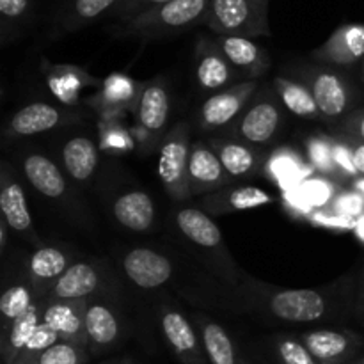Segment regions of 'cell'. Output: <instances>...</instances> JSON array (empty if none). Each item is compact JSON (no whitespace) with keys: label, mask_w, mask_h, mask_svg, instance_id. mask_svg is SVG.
Segmentation results:
<instances>
[{"label":"cell","mask_w":364,"mask_h":364,"mask_svg":"<svg viewBox=\"0 0 364 364\" xmlns=\"http://www.w3.org/2000/svg\"><path fill=\"white\" fill-rule=\"evenodd\" d=\"M301 188L315 210L329 208L333 199L336 198V194L340 192L336 180L322 176V174L316 173L313 174V176H309L308 180L302 181Z\"/></svg>","instance_id":"38"},{"label":"cell","mask_w":364,"mask_h":364,"mask_svg":"<svg viewBox=\"0 0 364 364\" xmlns=\"http://www.w3.org/2000/svg\"><path fill=\"white\" fill-rule=\"evenodd\" d=\"M343 134L364 142V109H358L348 114L343 121Z\"/></svg>","instance_id":"47"},{"label":"cell","mask_w":364,"mask_h":364,"mask_svg":"<svg viewBox=\"0 0 364 364\" xmlns=\"http://www.w3.org/2000/svg\"><path fill=\"white\" fill-rule=\"evenodd\" d=\"M309 224L315 228H323V230H333V231H354L355 220L350 217L340 215V213L333 212L331 208H320L315 210L311 215L308 217Z\"/></svg>","instance_id":"44"},{"label":"cell","mask_w":364,"mask_h":364,"mask_svg":"<svg viewBox=\"0 0 364 364\" xmlns=\"http://www.w3.org/2000/svg\"><path fill=\"white\" fill-rule=\"evenodd\" d=\"M274 89L276 95L279 96L281 103L290 110L291 114L304 119H318L320 110L315 102L309 85L304 82L291 80L287 77H276L274 78Z\"/></svg>","instance_id":"34"},{"label":"cell","mask_w":364,"mask_h":364,"mask_svg":"<svg viewBox=\"0 0 364 364\" xmlns=\"http://www.w3.org/2000/svg\"><path fill=\"white\" fill-rule=\"evenodd\" d=\"M169 92L162 80H153L142 85L141 95H139L137 107V121L148 134L156 135L166 128L169 119Z\"/></svg>","instance_id":"28"},{"label":"cell","mask_w":364,"mask_h":364,"mask_svg":"<svg viewBox=\"0 0 364 364\" xmlns=\"http://www.w3.org/2000/svg\"><path fill=\"white\" fill-rule=\"evenodd\" d=\"M188 183L192 196H208L235 183L224 171L217 153L210 144L192 142L191 160H188Z\"/></svg>","instance_id":"17"},{"label":"cell","mask_w":364,"mask_h":364,"mask_svg":"<svg viewBox=\"0 0 364 364\" xmlns=\"http://www.w3.org/2000/svg\"><path fill=\"white\" fill-rule=\"evenodd\" d=\"M210 148L217 153L224 171L233 181L245 180L259 171H263L265 159L262 153L256 151L252 144L242 141H233V139H215L210 142Z\"/></svg>","instance_id":"23"},{"label":"cell","mask_w":364,"mask_h":364,"mask_svg":"<svg viewBox=\"0 0 364 364\" xmlns=\"http://www.w3.org/2000/svg\"><path fill=\"white\" fill-rule=\"evenodd\" d=\"M89 301H50L46 299L43 322L52 327L60 341L87 348L85 309Z\"/></svg>","instance_id":"20"},{"label":"cell","mask_w":364,"mask_h":364,"mask_svg":"<svg viewBox=\"0 0 364 364\" xmlns=\"http://www.w3.org/2000/svg\"><path fill=\"white\" fill-rule=\"evenodd\" d=\"M329 208L333 212L340 213V215L350 217V219H359L364 213V198L352 187L340 188V192L333 199Z\"/></svg>","instance_id":"43"},{"label":"cell","mask_w":364,"mask_h":364,"mask_svg":"<svg viewBox=\"0 0 364 364\" xmlns=\"http://www.w3.org/2000/svg\"><path fill=\"white\" fill-rule=\"evenodd\" d=\"M25 178L36 192L48 199H60L68 192V181L63 171L52 159L41 153H28L21 164Z\"/></svg>","instance_id":"26"},{"label":"cell","mask_w":364,"mask_h":364,"mask_svg":"<svg viewBox=\"0 0 364 364\" xmlns=\"http://www.w3.org/2000/svg\"><path fill=\"white\" fill-rule=\"evenodd\" d=\"M89 359V348L80 345L59 341L46 348L31 364H85Z\"/></svg>","instance_id":"39"},{"label":"cell","mask_w":364,"mask_h":364,"mask_svg":"<svg viewBox=\"0 0 364 364\" xmlns=\"http://www.w3.org/2000/svg\"><path fill=\"white\" fill-rule=\"evenodd\" d=\"M220 50L245 80H256L270 68V57L262 45L242 36H217Z\"/></svg>","instance_id":"21"},{"label":"cell","mask_w":364,"mask_h":364,"mask_svg":"<svg viewBox=\"0 0 364 364\" xmlns=\"http://www.w3.org/2000/svg\"><path fill=\"white\" fill-rule=\"evenodd\" d=\"M176 228L180 233L187 238L188 242L196 245V247L203 249L206 255L215 258V263L228 267L233 276H237V267L233 265L228 252L226 245H224L223 235L217 224L213 223L212 215L201 208H180L176 212Z\"/></svg>","instance_id":"7"},{"label":"cell","mask_w":364,"mask_h":364,"mask_svg":"<svg viewBox=\"0 0 364 364\" xmlns=\"http://www.w3.org/2000/svg\"><path fill=\"white\" fill-rule=\"evenodd\" d=\"M263 173L281 191H287V188L301 185L302 181L313 176L315 171L301 151L290 146H283V148L274 149L270 156H267Z\"/></svg>","instance_id":"24"},{"label":"cell","mask_w":364,"mask_h":364,"mask_svg":"<svg viewBox=\"0 0 364 364\" xmlns=\"http://www.w3.org/2000/svg\"><path fill=\"white\" fill-rule=\"evenodd\" d=\"M210 2L212 0H173L130 20L114 21L110 32L119 39L132 38L139 41H155L183 34L198 25H205Z\"/></svg>","instance_id":"2"},{"label":"cell","mask_w":364,"mask_h":364,"mask_svg":"<svg viewBox=\"0 0 364 364\" xmlns=\"http://www.w3.org/2000/svg\"><path fill=\"white\" fill-rule=\"evenodd\" d=\"M301 340L320 364H348L361 347V338L350 331L316 329L302 334Z\"/></svg>","instance_id":"19"},{"label":"cell","mask_w":364,"mask_h":364,"mask_svg":"<svg viewBox=\"0 0 364 364\" xmlns=\"http://www.w3.org/2000/svg\"><path fill=\"white\" fill-rule=\"evenodd\" d=\"M142 85L139 87L137 82L123 73H112L102 82L100 92L95 96L92 105L105 112H116L130 107L135 100H139Z\"/></svg>","instance_id":"33"},{"label":"cell","mask_w":364,"mask_h":364,"mask_svg":"<svg viewBox=\"0 0 364 364\" xmlns=\"http://www.w3.org/2000/svg\"><path fill=\"white\" fill-rule=\"evenodd\" d=\"M59 341L60 340L55 334V331H53L50 326H46L45 322H41L38 329H36L34 336L31 338V341L27 343L25 350L21 352L20 358L16 359V363L14 364H31L39 354H41V352H45L46 348H50L52 345L59 343Z\"/></svg>","instance_id":"42"},{"label":"cell","mask_w":364,"mask_h":364,"mask_svg":"<svg viewBox=\"0 0 364 364\" xmlns=\"http://www.w3.org/2000/svg\"><path fill=\"white\" fill-rule=\"evenodd\" d=\"M38 301L34 288L28 281L13 283L0 297V331H7L18 318L25 315Z\"/></svg>","instance_id":"36"},{"label":"cell","mask_w":364,"mask_h":364,"mask_svg":"<svg viewBox=\"0 0 364 364\" xmlns=\"http://www.w3.org/2000/svg\"><path fill=\"white\" fill-rule=\"evenodd\" d=\"M124 0H60L50 21L48 39L73 34L100 18H112Z\"/></svg>","instance_id":"9"},{"label":"cell","mask_w":364,"mask_h":364,"mask_svg":"<svg viewBox=\"0 0 364 364\" xmlns=\"http://www.w3.org/2000/svg\"><path fill=\"white\" fill-rule=\"evenodd\" d=\"M304 77L308 78V85L315 96L320 116L327 119L347 116L354 102V89L336 68H308L304 71Z\"/></svg>","instance_id":"6"},{"label":"cell","mask_w":364,"mask_h":364,"mask_svg":"<svg viewBox=\"0 0 364 364\" xmlns=\"http://www.w3.org/2000/svg\"><path fill=\"white\" fill-rule=\"evenodd\" d=\"M60 159H63L64 171L71 180L78 183H87L98 169L100 153L91 139L77 135L64 142Z\"/></svg>","instance_id":"32"},{"label":"cell","mask_w":364,"mask_h":364,"mask_svg":"<svg viewBox=\"0 0 364 364\" xmlns=\"http://www.w3.org/2000/svg\"><path fill=\"white\" fill-rule=\"evenodd\" d=\"M60 119H63V112L57 107L45 102L28 103L13 114L7 124V135L31 137V135L52 130L60 123Z\"/></svg>","instance_id":"29"},{"label":"cell","mask_w":364,"mask_h":364,"mask_svg":"<svg viewBox=\"0 0 364 364\" xmlns=\"http://www.w3.org/2000/svg\"><path fill=\"white\" fill-rule=\"evenodd\" d=\"M102 263L75 262L48 294L50 301H91L105 284Z\"/></svg>","instance_id":"16"},{"label":"cell","mask_w":364,"mask_h":364,"mask_svg":"<svg viewBox=\"0 0 364 364\" xmlns=\"http://www.w3.org/2000/svg\"><path fill=\"white\" fill-rule=\"evenodd\" d=\"M352 146H354L355 167H358L359 174H363V176H364V142L358 141V139H352Z\"/></svg>","instance_id":"48"},{"label":"cell","mask_w":364,"mask_h":364,"mask_svg":"<svg viewBox=\"0 0 364 364\" xmlns=\"http://www.w3.org/2000/svg\"><path fill=\"white\" fill-rule=\"evenodd\" d=\"M354 302H355V308H358L361 313H364V272H363L361 279H359V283L355 284Z\"/></svg>","instance_id":"49"},{"label":"cell","mask_w":364,"mask_h":364,"mask_svg":"<svg viewBox=\"0 0 364 364\" xmlns=\"http://www.w3.org/2000/svg\"><path fill=\"white\" fill-rule=\"evenodd\" d=\"M313 59L329 68H350L364 59V23H343L313 50Z\"/></svg>","instance_id":"13"},{"label":"cell","mask_w":364,"mask_h":364,"mask_svg":"<svg viewBox=\"0 0 364 364\" xmlns=\"http://www.w3.org/2000/svg\"><path fill=\"white\" fill-rule=\"evenodd\" d=\"M350 187L355 188V191H358L359 194H361L364 198V176H363V174H359L358 178H354V180L350 181Z\"/></svg>","instance_id":"52"},{"label":"cell","mask_w":364,"mask_h":364,"mask_svg":"<svg viewBox=\"0 0 364 364\" xmlns=\"http://www.w3.org/2000/svg\"><path fill=\"white\" fill-rule=\"evenodd\" d=\"M36 16V0H0V39L14 41L27 31Z\"/></svg>","instance_id":"35"},{"label":"cell","mask_w":364,"mask_h":364,"mask_svg":"<svg viewBox=\"0 0 364 364\" xmlns=\"http://www.w3.org/2000/svg\"><path fill=\"white\" fill-rule=\"evenodd\" d=\"M105 364H119V363H105Z\"/></svg>","instance_id":"56"},{"label":"cell","mask_w":364,"mask_h":364,"mask_svg":"<svg viewBox=\"0 0 364 364\" xmlns=\"http://www.w3.org/2000/svg\"><path fill=\"white\" fill-rule=\"evenodd\" d=\"M279 102V96H274L269 87L259 89L245 107L244 114L238 117L235 132L252 146H265L272 142L284 121Z\"/></svg>","instance_id":"5"},{"label":"cell","mask_w":364,"mask_h":364,"mask_svg":"<svg viewBox=\"0 0 364 364\" xmlns=\"http://www.w3.org/2000/svg\"><path fill=\"white\" fill-rule=\"evenodd\" d=\"M281 198H283L284 210H287L288 213H291L294 217H299V219H308V217L315 212L311 203L308 201V198H306L304 192H302L301 185L283 191Z\"/></svg>","instance_id":"45"},{"label":"cell","mask_w":364,"mask_h":364,"mask_svg":"<svg viewBox=\"0 0 364 364\" xmlns=\"http://www.w3.org/2000/svg\"><path fill=\"white\" fill-rule=\"evenodd\" d=\"M9 231L11 228L7 226V223L4 219H0V252L6 255L7 242H9Z\"/></svg>","instance_id":"50"},{"label":"cell","mask_w":364,"mask_h":364,"mask_svg":"<svg viewBox=\"0 0 364 364\" xmlns=\"http://www.w3.org/2000/svg\"><path fill=\"white\" fill-rule=\"evenodd\" d=\"M265 2H270V0H265Z\"/></svg>","instance_id":"57"},{"label":"cell","mask_w":364,"mask_h":364,"mask_svg":"<svg viewBox=\"0 0 364 364\" xmlns=\"http://www.w3.org/2000/svg\"><path fill=\"white\" fill-rule=\"evenodd\" d=\"M160 329L169 348L181 364H210L203 348L201 336L183 313L171 306H164L160 309Z\"/></svg>","instance_id":"12"},{"label":"cell","mask_w":364,"mask_h":364,"mask_svg":"<svg viewBox=\"0 0 364 364\" xmlns=\"http://www.w3.org/2000/svg\"><path fill=\"white\" fill-rule=\"evenodd\" d=\"M114 219L128 231L144 233L155 223V203L142 191H130L119 196L112 205Z\"/></svg>","instance_id":"30"},{"label":"cell","mask_w":364,"mask_h":364,"mask_svg":"<svg viewBox=\"0 0 364 364\" xmlns=\"http://www.w3.org/2000/svg\"><path fill=\"white\" fill-rule=\"evenodd\" d=\"M354 235L358 237V240L364 244V213L355 220V228H354Z\"/></svg>","instance_id":"51"},{"label":"cell","mask_w":364,"mask_h":364,"mask_svg":"<svg viewBox=\"0 0 364 364\" xmlns=\"http://www.w3.org/2000/svg\"><path fill=\"white\" fill-rule=\"evenodd\" d=\"M119 364H134V361H132L130 358H123V359H121V361H119Z\"/></svg>","instance_id":"53"},{"label":"cell","mask_w":364,"mask_h":364,"mask_svg":"<svg viewBox=\"0 0 364 364\" xmlns=\"http://www.w3.org/2000/svg\"><path fill=\"white\" fill-rule=\"evenodd\" d=\"M167 2H173V0H124L110 20L114 21L130 20V18L137 16V14L146 13V11L153 9V7L164 6V4Z\"/></svg>","instance_id":"46"},{"label":"cell","mask_w":364,"mask_h":364,"mask_svg":"<svg viewBox=\"0 0 364 364\" xmlns=\"http://www.w3.org/2000/svg\"><path fill=\"white\" fill-rule=\"evenodd\" d=\"M46 299H38L32 308L18 318L7 331L0 336V354H2L4 364H14L25 350L31 338L34 336L36 329L43 322V311H45Z\"/></svg>","instance_id":"31"},{"label":"cell","mask_w":364,"mask_h":364,"mask_svg":"<svg viewBox=\"0 0 364 364\" xmlns=\"http://www.w3.org/2000/svg\"><path fill=\"white\" fill-rule=\"evenodd\" d=\"M240 294L251 308L284 323H313L331 318L340 301V295L333 290L277 288L251 277H245L240 284Z\"/></svg>","instance_id":"1"},{"label":"cell","mask_w":364,"mask_h":364,"mask_svg":"<svg viewBox=\"0 0 364 364\" xmlns=\"http://www.w3.org/2000/svg\"><path fill=\"white\" fill-rule=\"evenodd\" d=\"M256 92H258V82L242 80L231 87L210 95L198 112V121L203 130H217L233 123L237 117L242 116Z\"/></svg>","instance_id":"8"},{"label":"cell","mask_w":364,"mask_h":364,"mask_svg":"<svg viewBox=\"0 0 364 364\" xmlns=\"http://www.w3.org/2000/svg\"><path fill=\"white\" fill-rule=\"evenodd\" d=\"M119 315L112 306L102 301H89L85 309V334H87V348L91 354H102L117 345L121 338Z\"/></svg>","instance_id":"22"},{"label":"cell","mask_w":364,"mask_h":364,"mask_svg":"<svg viewBox=\"0 0 364 364\" xmlns=\"http://www.w3.org/2000/svg\"><path fill=\"white\" fill-rule=\"evenodd\" d=\"M350 364H364V358H361V359H358V361H352Z\"/></svg>","instance_id":"54"},{"label":"cell","mask_w":364,"mask_h":364,"mask_svg":"<svg viewBox=\"0 0 364 364\" xmlns=\"http://www.w3.org/2000/svg\"><path fill=\"white\" fill-rule=\"evenodd\" d=\"M363 75H364V59H363Z\"/></svg>","instance_id":"55"},{"label":"cell","mask_w":364,"mask_h":364,"mask_svg":"<svg viewBox=\"0 0 364 364\" xmlns=\"http://www.w3.org/2000/svg\"><path fill=\"white\" fill-rule=\"evenodd\" d=\"M306 159L316 174L338 180V171L333 159V137L313 135L306 141Z\"/></svg>","instance_id":"37"},{"label":"cell","mask_w":364,"mask_h":364,"mask_svg":"<svg viewBox=\"0 0 364 364\" xmlns=\"http://www.w3.org/2000/svg\"><path fill=\"white\" fill-rule=\"evenodd\" d=\"M196 326L210 364H249L231 334L220 323L198 315Z\"/></svg>","instance_id":"27"},{"label":"cell","mask_w":364,"mask_h":364,"mask_svg":"<svg viewBox=\"0 0 364 364\" xmlns=\"http://www.w3.org/2000/svg\"><path fill=\"white\" fill-rule=\"evenodd\" d=\"M123 270L135 287L155 290L173 277L174 267L166 255L155 249L135 247L124 255Z\"/></svg>","instance_id":"15"},{"label":"cell","mask_w":364,"mask_h":364,"mask_svg":"<svg viewBox=\"0 0 364 364\" xmlns=\"http://www.w3.org/2000/svg\"><path fill=\"white\" fill-rule=\"evenodd\" d=\"M194 73L199 89L205 92H219L235 85L238 77L228 57L220 50L215 38L201 34L194 46Z\"/></svg>","instance_id":"10"},{"label":"cell","mask_w":364,"mask_h":364,"mask_svg":"<svg viewBox=\"0 0 364 364\" xmlns=\"http://www.w3.org/2000/svg\"><path fill=\"white\" fill-rule=\"evenodd\" d=\"M269 6L265 0H212L205 25L217 36L267 38L272 34Z\"/></svg>","instance_id":"3"},{"label":"cell","mask_w":364,"mask_h":364,"mask_svg":"<svg viewBox=\"0 0 364 364\" xmlns=\"http://www.w3.org/2000/svg\"><path fill=\"white\" fill-rule=\"evenodd\" d=\"M333 159L338 171V180L352 181L359 176L354 160V146H352V139L347 134L333 137Z\"/></svg>","instance_id":"40"},{"label":"cell","mask_w":364,"mask_h":364,"mask_svg":"<svg viewBox=\"0 0 364 364\" xmlns=\"http://www.w3.org/2000/svg\"><path fill=\"white\" fill-rule=\"evenodd\" d=\"M270 203H274V196L265 188L255 185H228L220 191L205 196L201 201V210L215 217L262 208Z\"/></svg>","instance_id":"18"},{"label":"cell","mask_w":364,"mask_h":364,"mask_svg":"<svg viewBox=\"0 0 364 364\" xmlns=\"http://www.w3.org/2000/svg\"><path fill=\"white\" fill-rule=\"evenodd\" d=\"M43 66H45V77L50 91L66 105H77L80 91L87 85H102V82L91 77L84 68L73 64H50L45 60Z\"/></svg>","instance_id":"25"},{"label":"cell","mask_w":364,"mask_h":364,"mask_svg":"<svg viewBox=\"0 0 364 364\" xmlns=\"http://www.w3.org/2000/svg\"><path fill=\"white\" fill-rule=\"evenodd\" d=\"M73 255L57 245H41L27 259V281L38 299H46L57 281L73 265Z\"/></svg>","instance_id":"14"},{"label":"cell","mask_w":364,"mask_h":364,"mask_svg":"<svg viewBox=\"0 0 364 364\" xmlns=\"http://www.w3.org/2000/svg\"><path fill=\"white\" fill-rule=\"evenodd\" d=\"M276 352L281 364H320L301 338L279 336L276 340Z\"/></svg>","instance_id":"41"},{"label":"cell","mask_w":364,"mask_h":364,"mask_svg":"<svg viewBox=\"0 0 364 364\" xmlns=\"http://www.w3.org/2000/svg\"><path fill=\"white\" fill-rule=\"evenodd\" d=\"M0 212L13 233H18L27 242L41 247L31 208L27 205V196L7 162H4L0 169Z\"/></svg>","instance_id":"11"},{"label":"cell","mask_w":364,"mask_h":364,"mask_svg":"<svg viewBox=\"0 0 364 364\" xmlns=\"http://www.w3.org/2000/svg\"><path fill=\"white\" fill-rule=\"evenodd\" d=\"M191 134L187 123H178L160 146L159 178L167 196L178 203L188 201L192 196L188 183V160H191Z\"/></svg>","instance_id":"4"}]
</instances>
